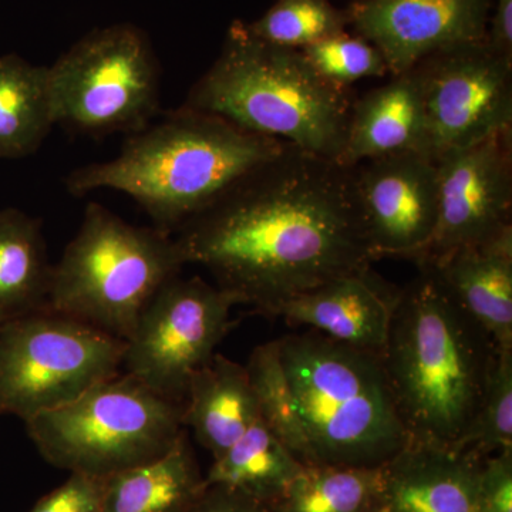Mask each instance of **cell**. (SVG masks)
<instances>
[{"instance_id": "obj_20", "label": "cell", "mask_w": 512, "mask_h": 512, "mask_svg": "<svg viewBox=\"0 0 512 512\" xmlns=\"http://www.w3.org/2000/svg\"><path fill=\"white\" fill-rule=\"evenodd\" d=\"M205 487L185 430L164 456L107 478L101 512H187Z\"/></svg>"}, {"instance_id": "obj_7", "label": "cell", "mask_w": 512, "mask_h": 512, "mask_svg": "<svg viewBox=\"0 0 512 512\" xmlns=\"http://www.w3.org/2000/svg\"><path fill=\"white\" fill-rule=\"evenodd\" d=\"M184 409L185 402L120 372L25 426L53 467L107 478L168 453L187 430Z\"/></svg>"}, {"instance_id": "obj_26", "label": "cell", "mask_w": 512, "mask_h": 512, "mask_svg": "<svg viewBox=\"0 0 512 512\" xmlns=\"http://www.w3.org/2000/svg\"><path fill=\"white\" fill-rule=\"evenodd\" d=\"M349 25L348 9L330 0H276L261 18L247 23L258 39L296 50L348 32Z\"/></svg>"}, {"instance_id": "obj_12", "label": "cell", "mask_w": 512, "mask_h": 512, "mask_svg": "<svg viewBox=\"0 0 512 512\" xmlns=\"http://www.w3.org/2000/svg\"><path fill=\"white\" fill-rule=\"evenodd\" d=\"M439 207L416 265L473 247L512 225V130L437 161Z\"/></svg>"}, {"instance_id": "obj_9", "label": "cell", "mask_w": 512, "mask_h": 512, "mask_svg": "<svg viewBox=\"0 0 512 512\" xmlns=\"http://www.w3.org/2000/svg\"><path fill=\"white\" fill-rule=\"evenodd\" d=\"M126 342L43 309L0 326V416L23 421L120 373Z\"/></svg>"}, {"instance_id": "obj_18", "label": "cell", "mask_w": 512, "mask_h": 512, "mask_svg": "<svg viewBox=\"0 0 512 512\" xmlns=\"http://www.w3.org/2000/svg\"><path fill=\"white\" fill-rule=\"evenodd\" d=\"M423 150V96L419 73L413 67L353 101L338 163L355 168L392 154L424 156Z\"/></svg>"}, {"instance_id": "obj_17", "label": "cell", "mask_w": 512, "mask_h": 512, "mask_svg": "<svg viewBox=\"0 0 512 512\" xmlns=\"http://www.w3.org/2000/svg\"><path fill=\"white\" fill-rule=\"evenodd\" d=\"M417 266L436 275L498 349H512V225L488 241Z\"/></svg>"}, {"instance_id": "obj_4", "label": "cell", "mask_w": 512, "mask_h": 512, "mask_svg": "<svg viewBox=\"0 0 512 512\" xmlns=\"http://www.w3.org/2000/svg\"><path fill=\"white\" fill-rule=\"evenodd\" d=\"M352 103L349 90L320 77L302 50L264 42L234 20L183 106L338 161Z\"/></svg>"}, {"instance_id": "obj_15", "label": "cell", "mask_w": 512, "mask_h": 512, "mask_svg": "<svg viewBox=\"0 0 512 512\" xmlns=\"http://www.w3.org/2000/svg\"><path fill=\"white\" fill-rule=\"evenodd\" d=\"M399 292L370 266L286 299L268 316L382 356Z\"/></svg>"}, {"instance_id": "obj_6", "label": "cell", "mask_w": 512, "mask_h": 512, "mask_svg": "<svg viewBox=\"0 0 512 512\" xmlns=\"http://www.w3.org/2000/svg\"><path fill=\"white\" fill-rule=\"evenodd\" d=\"M184 266L171 232L138 227L89 202L53 264L47 308L126 342L148 302Z\"/></svg>"}, {"instance_id": "obj_27", "label": "cell", "mask_w": 512, "mask_h": 512, "mask_svg": "<svg viewBox=\"0 0 512 512\" xmlns=\"http://www.w3.org/2000/svg\"><path fill=\"white\" fill-rule=\"evenodd\" d=\"M512 448V349L495 353L487 387L473 423L456 450L484 458Z\"/></svg>"}, {"instance_id": "obj_8", "label": "cell", "mask_w": 512, "mask_h": 512, "mask_svg": "<svg viewBox=\"0 0 512 512\" xmlns=\"http://www.w3.org/2000/svg\"><path fill=\"white\" fill-rule=\"evenodd\" d=\"M56 126L92 137L131 134L160 114L161 69L131 23L94 29L49 66Z\"/></svg>"}, {"instance_id": "obj_28", "label": "cell", "mask_w": 512, "mask_h": 512, "mask_svg": "<svg viewBox=\"0 0 512 512\" xmlns=\"http://www.w3.org/2000/svg\"><path fill=\"white\" fill-rule=\"evenodd\" d=\"M303 55L326 82L340 89L369 77L389 73L386 60L375 45L362 36L340 33L322 42L305 47Z\"/></svg>"}, {"instance_id": "obj_31", "label": "cell", "mask_w": 512, "mask_h": 512, "mask_svg": "<svg viewBox=\"0 0 512 512\" xmlns=\"http://www.w3.org/2000/svg\"><path fill=\"white\" fill-rule=\"evenodd\" d=\"M187 512H274V508L221 485H207Z\"/></svg>"}, {"instance_id": "obj_30", "label": "cell", "mask_w": 512, "mask_h": 512, "mask_svg": "<svg viewBox=\"0 0 512 512\" xmlns=\"http://www.w3.org/2000/svg\"><path fill=\"white\" fill-rule=\"evenodd\" d=\"M478 507L480 512H512V448L481 460Z\"/></svg>"}, {"instance_id": "obj_25", "label": "cell", "mask_w": 512, "mask_h": 512, "mask_svg": "<svg viewBox=\"0 0 512 512\" xmlns=\"http://www.w3.org/2000/svg\"><path fill=\"white\" fill-rule=\"evenodd\" d=\"M245 369L258 406L259 419L303 466H313L311 447L296 412L276 340L256 346Z\"/></svg>"}, {"instance_id": "obj_5", "label": "cell", "mask_w": 512, "mask_h": 512, "mask_svg": "<svg viewBox=\"0 0 512 512\" xmlns=\"http://www.w3.org/2000/svg\"><path fill=\"white\" fill-rule=\"evenodd\" d=\"M276 343L313 466L379 467L410 443L380 356L315 330Z\"/></svg>"}, {"instance_id": "obj_10", "label": "cell", "mask_w": 512, "mask_h": 512, "mask_svg": "<svg viewBox=\"0 0 512 512\" xmlns=\"http://www.w3.org/2000/svg\"><path fill=\"white\" fill-rule=\"evenodd\" d=\"M238 303L201 276L158 289L126 340L121 369L168 399L185 402L191 377L207 365L234 323Z\"/></svg>"}, {"instance_id": "obj_21", "label": "cell", "mask_w": 512, "mask_h": 512, "mask_svg": "<svg viewBox=\"0 0 512 512\" xmlns=\"http://www.w3.org/2000/svg\"><path fill=\"white\" fill-rule=\"evenodd\" d=\"M52 271L42 222L0 210V326L47 308Z\"/></svg>"}, {"instance_id": "obj_24", "label": "cell", "mask_w": 512, "mask_h": 512, "mask_svg": "<svg viewBox=\"0 0 512 512\" xmlns=\"http://www.w3.org/2000/svg\"><path fill=\"white\" fill-rule=\"evenodd\" d=\"M384 491V464L348 467L305 466L274 512H380Z\"/></svg>"}, {"instance_id": "obj_16", "label": "cell", "mask_w": 512, "mask_h": 512, "mask_svg": "<svg viewBox=\"0 0 512 512\" xmlns=\"http://www.w3.org/2000/svg\"><path fill=\"white\" fill-rule=\"evenodd\" d=\"M481 460L456 448L407 444L384 464L380 512H480Z\"/></svg>"}, {"instance_id": "obj_14", "label": "cell", "mask_w": 512, "mask_h": 512, "mask_svg": "<svg viewBox=\"0 0 512 512\" xmlns=\"http://www.w3.org/2000/svg\"><path fill=\"white\" fill-rule=\"evenodd\" d=\"M348 13L355 35L396 76L441 50L487 40L491 0H355Z\"/></svg>"}, {"instance_id": "obj_29", "label": "cell", "mask_w": 512, "mask_h": 512, "mask_svg": "<svg viewBox=\"0 0 512 512\" xmlns=\"http://www.w3.org/2000/svg\"><path fill=\"white\" fill-rule=\"evenodd\" d=\"M107 478L70 473L60 487L40 498L29 512H101Z\"/></svg>"}, {"instance_id": "obj_13", "label": "cell", "mask_w": 512, "mask_h": 512, "mask_svg": "<svg viewBox=\"0 0 512 512\" xmlns=\"http://www.w3.org/2000/svg\"><path fill=\"white\" fill-rule=\"evenodd\" d=\"M355 194L376 259L416 261L433 238L439 207L437 165L419 153L373 158L353 168Z\"/></svg>"}, {"instance_id": "obj_22", "label": "cell", "mask_w": 512, "mask_h": 512, "mask_svg": "<svg viewBox=\"0 0 512 512\" xmlns=\"http://www.w3.org/2000/svg\"><path fill=\"white\" fill-rule=\"evenodd\" d=\"M55 126L49 66L0 56V160L32 156Z\"/></svg>"}, {"instance_id": "obj_2", "label": "cell", "mask_w": 512, "mask_h": 512, "mask_svg": "<svg viewBox=\"0 0 512 512\" xmlns=\"http://www.w3.org/2000/svg\"><path fill=\"white\" fill-rule=\"evenodd\" d=\"M417 268L400 289L380 359L410 443L456 448L498 348L429 268Z\"/></svg>"}, {"instance_id": "obj_32", "label": "cell", "mask_w": 512, "mask_h": 512, "mask_svg": "<svg viewBox=\"0 0 512 512\" xmlns=\"http://www.w3.org/2000/svg\"><path fill=\"white\" fill-rule=\"evenodd\" d=\"M487 42L495 52L512 60V0H491Z\"/></svg>"}, {"instance_id": "obj_19", "label": "cell", "mask_w": 512, "mask_h": 512, "mask_svg": "<svg viewBox=\"0 0 512 512\" xmlns=\"http://www.w3.org/2000/svg\"><path fill=\"white\" fill-rule=\"evenodd\" d=\"M247 369L215 353L188 384L184 426L212 458L221 457L258 419Z\"/></svg>"}, {"instance_id": "obj_1", "label": "cell", "mask_w": 512, "mask_h": 512, "mask_svg": "<svg viewBox=\"0 0 512 512\" xmlns=\"http://www.w3.org/2000/svg\"><path fill=\"white\" fill-rule=\"evenodd\" d=\"M238 305L279 303L376 261L357 207L353 168L286 146L174 232Z\"/></svg>"}, {"instance_id": "obj_3", "label": "cell", "mask_w": 512, "mask_h": 512, "mask_svg": "<svg viewBox=\"0 0 512 512\" xmlns=\"http://www.w3.org/2000/svg\"><path fill=\"white\" fill-rule=\"evenodd\" d=\"M286 146L181 106L127 136L119 156L76 168L64 184L74 197L97 190L123 192L147 212L154 227L174 234Z\"/></svg>"}, {"instance_id": "obj_23", "label": "cell", "mask_w": 512, "mask_h": 512, "mask_svg": "<svg viewBox=\"0 0 512 512\" xmlns=\"http://www.w3.org/2000/svg\"><path fill=\"white\" fill-rule=\"evenodd\" d=\"M303 467L258 417L241 439L212 461L205 485H221L274 505Z\"/></svg>"}, {"instance_id": "obj_11", "label": "cell", "mask_w": 512, "mask_h": 512, "mask_svg": "<svg viewBox=\"0 0 512 512\" xmlns=\"http://www.w3.org/2000/svg\"><path fill=\"white\" fill-rule=\"evenodd\" d=\"M424 157L441 158L512 130V60L487 40L450 47L417 64Z\"/></svg>"}]
</instances>
